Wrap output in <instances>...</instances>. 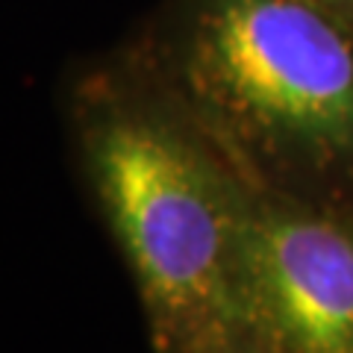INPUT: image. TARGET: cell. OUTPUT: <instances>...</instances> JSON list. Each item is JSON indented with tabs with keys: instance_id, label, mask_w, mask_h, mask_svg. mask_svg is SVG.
<instances>
[{
	"instance_id": "6da1fadb",
	"label": "cell",
	"mask_w": 353,
	"mask_h": 353,
	"mask_svg": "<svg viewBox=\"0 0 353 353\" xmlns=\"http://www.w3.org/2000/svg\"><path fill=\"white\" fill-rule=\"evenodd\" d=\"M62 115L150 350L236 336L250 180L127 44L68 77Z\"/></svg>"
},
{
	"instance_id": "7a4b0ae2",
	"label": "cell",
	"mask_w": 353,
	"mask_h": 353,
	"mask_svg": "<svg viewBox=\"0 0 353 353\" xmlns=\"http://www.w3.org/2000/svg\"><path fill=\"white\" fill-rule=\"evenodd\" d=\"M253 185L353 203V27L315 0H159L127 41Z\"/></svg>"
},
{
	"instance_id": "5b68a950",
	"label": "cell",
	"mask_w": 353,
	"mask_h": 353,
	"mask_svg": "<svg viewBox=\"0 0 353 353\" xmlns=\"http://www.w3.org/2000/svg\"><path fill=\"white\" fill-rule=\"evenodd\" d=\"M318 6H324L327 12H333L336 18H341L345 24L353 27V0H315Z\"/></svg>"
},
{
	"instance_id": "277c9868",
	"label": "cell",
	"mask_w": 353,
	"mask_h": 353,
	"mask_svg": "<svg viewBox=\"0 0 353 353\" xmlns=\"http://www.w3.org/2000/svg\"><path fill=\"white\" fill-rule=\"evenodd\" d=\"M185 353H268L262 350L256 341H250L248 336H227V339H218V341H209V345H201V347H192Z\"/></svg>"
},
{
	"instance_id": "3957f363",
	"label": "cell",
	"mask_w": 353,
	"mask_h": 353,
	"mask_svg": "<svg viewBox=\"0 0 353 353\" xmlns=\"http://www.w3.org/2000/svg\"><path fill=\"white\" fill-rule=\"evenodd\" d=\"M239 333L268 353H353V203L253 185Z\"/></svg>"
}]
</instances>
